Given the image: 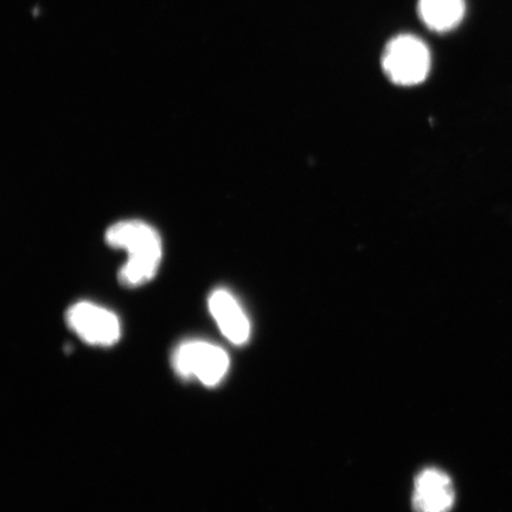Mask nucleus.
Returning <instances> with one entry per match:
<instances>
[{
    "instance_id": "f257e3e1",
    "label": "nucleus",
    "mask_w": 512,
    "mask_h": 512,
    "mask_svg": "<svg viewBox=\"0 0 512 512\" xmlns=\"http://www.w3.org/2000/svg\"><path fill=\"white\" fill-rule=\"evenodd\" d=\"M105 241L115 249H124L127 260L120 268L119 283L138 287L156 277L163 258L162 239L157 230L143 221L128 220L107 229Z\"/></svg>"
},
{
    "instance_id": "f03ea898",
    "label": "nucleus",
    "mask_w": 512,
    "mask_h": 512,
    "mask_svg": "<svg viewBox=\"0 0 512 512\" xmlns=\"http://www.w3.org/2000/svg\"><path fill=\"white\" fill-rule=\"evenodd\" d=\"M229 363L226 351L204 341L184 342L172 355V367L179 376L196 379L207 387H215L224 379Z\"/></svg>"
},
{
    "instance_id": "7ed1b4c3",
    "label": "nucleus",
    "mask_w": 512,
    "mask_h": 512,
    "mask_svg": "<svg viewBox=\"0 0 512 512\" xmlns=\"http://www.w3.org/2000/svg\"><path fill=\"white\" fill-rule=\"evenodd\" d=\"M382 64L384 72L396 85H419L430 73V49L418 37L401 35L388 43Z\"/></svg>"
},
{
    "instance_id": "20e7f679",
    "label": "nucleus",
    "mask_w": 512,
    "mask_h": 512,
    "mask_svg": "<svg viewBox=\"0 0 512 512\" xmlns=\"http://www.w3.org/2000/svg\"><path fill=\"white\" fill-rule=\"evenodd\" d=\"M67 325L83 342L95 347H112L121 335L120 320L105 307L80 302L70 306L66 315Z\"/></svg>"
},
{
    "instance_id": "39448f33",
    "label": "nucleus",
    "mask_w": 512,
    "mask_h": 512,
    "mask_svg": "<svg viewBox=\"0 0 512 512\" xmlns=\"http://www.w3.org/2000/svg\"><path fill=\"white\" fill-rule=\"evenodd\" d=\"M456 491L450 477L437 469H427L416 477L413 494L415 512H450Z\"/></svg>"
},
{
    "instance_id": "423d86ee",
    "label": "nucleus",
    "mask_w": 512,
    "mask_h": 512,
    "mask_svg": "<svg viewBox=\"0 0 512 512\" xmlns=\"http://www.w3.org/2000/svg\"><path fill=\"white\" fill-rule=\"evenodd\" d=\"M208 307L224 337L236 345L248 342L251 337V323L232 293L224 288H217L210 294Z\"/></svg>"
},
{
    "instance_id": "0eeeda50",
    "label": "nucleus",
    "mask_w": 512,
    "mask_h": 512,
    "mask_svg": "<svg viewBox=\"0 0 512 512\" xmlns=\"http://www.w3.org/2000/svg\"><path fill=\"white\" fill-rule=\"evenodd\" d=\"M419 16L426 27L437 32L457 28L465 16V0H419Z\"/></svg>"
}]
</instances>
